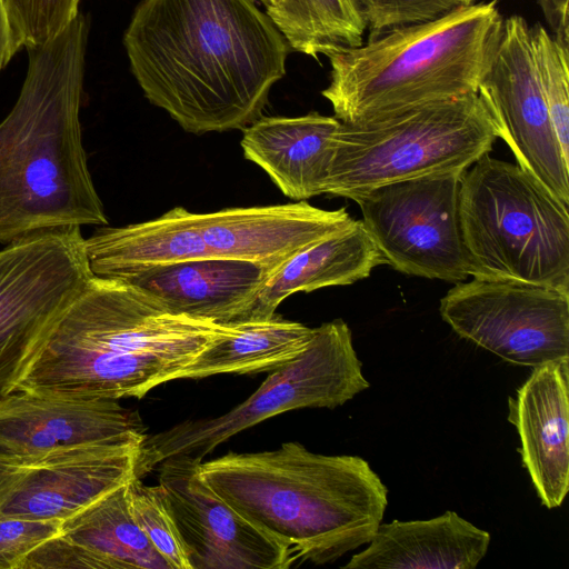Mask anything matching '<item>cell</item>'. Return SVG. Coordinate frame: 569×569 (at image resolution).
<instances>
[{
	"mask_svg": "<svg viewBox=\"0 0 569 569\" xmlns=\"http://www.w3.org/2000/svg\"><path fill=\"white\" fill-rule=\"evenodd\" d=\"M123 46L144 97L193 134L262 117L291 51L254 0H142Z\"/></svg>",
	"mask_w": 569,
	"mask_h": 569,
	"instance_id": "1",
	"label": "cell"
},
{
	"mask_svg": "<svg viewBox=\"0 0 569 569\" xmlns=\"http://www.w3.org/2000/svg\"><path fill=\"white\" fill-rule=\"evenodd\" d=\"M88 32L79 13L56 38L27 49L23 84L0 122V243L108 224L80 123Z\"/></svg>",
	"mask_w": 569,
	"mask_h": 569,
	"instance_id": "2",
	"label": "cell"
},
{
	"mask_svg": "<svg viewBox=\"0 0 569 569\" xmlns=\"http://www.w3.org/2000/svg\"><path fill=\"white\" fill-rule=\"evenodd\" d=\"M230 323L179 316L141 289L93 276L36 349L13 391L141 398L180 379Z\"/></svg>",
	"mask_w": 569,
	"mask_h": 569,
	"instance_id": "3",
	"label": "cell"
},
{
	"mask_svg": "<svg viewBox=\"0 0 569 569\" xmlns=\"http://www.w3.org/2000/svg\"><path fill=\"white\" fill-rule=\"evenodd\" d=\"M199 472L295 561L330 563L368 545L388 505V489L368 461L316 453L299 442L202 460Z\"/></svg>",
	"mask_w": 569,
	"mask_h": 569,
	"instance_id": "4",
	"label": "cell"
},
{
	"mask_svg": "<svg viewBox=\"0 0 569 569\" xmlns=\"http://www.w3.org/2000/svg\"><path fill=\"white\" fill-rule=\"evenodd\" d=\"M498 0L477 1L435 19L368 36L325 56L330 82L321 94L345 123L478 92L503 29Z\"/></svg>",
	"mask_w": 569,
	"mask_h": 569,
	"instance_id": "5",
	"label": "cell"
},
{
	"mask_svg": "<svg viewBox=\"0 0 569 569\" xmlns=\"http://www.w3.org/2000/svg\"><path fill=\"white\" fill-rule=\"evenodd\" d=\"M569 206L518 163L483 154L461 176L469 276L569 292Z\"/></svg>",
	"mask_w": 569,
	"mask_h": 569,
	"instance_id": "6",
	"label": "cell"
},
{
	"mask_svg": "<svg viewBox=\"0 0 569 569\" xmlns=\"http://www.w3.org/2000/svg\"><path fill=\"white\" fill-rule=\"evenodd\" d=\"M497 139L479 92L363 122H340L331 138L322 193L355 200L382 184L463 172Z\"/></svg>",
	"mask_w": 569,
	"mask_h": 569,
	"instance_id": "7",
	"label": "cell"
},
{
	"mask_svg": "<svg viewBox=\"0 0 569 569\" xmlns=\"http://www.w3.org/2000/svg\"><path fill=\"white\" fill-rule=\"evenodd\" d=\"M369 388L342 319L315 328L308 347L291 361L271 370L243 402L214 418L188 419L142 440L136 477L142 478L163 460L180 455L203 459L227 439L268 418L302 408H336Z\"/></svg>",
	"mask_w": 569,
	"mask_h": 569,
	"instance_id": "8",
	"label": "cell"
},
{
	"mask_svg": "<svg viewBox=\"0 0 569 569\" xmlns=\"http://www.w3.org/2000/svg\"><path fill=\"white\" fill-rule=\"evenodd\" d=\"M80 227L36 233L0 250V398L94 276Z\"/></svg>",
	"mask_w": 569,
	"mask_h": 569,
	"instance_id": "9",
	"label": "cell"
},
{
	"mask_svg": "<svg viewBox=\"0 0 569 569\" xmlns=\"http://www.w3.org/2000/svg\"><path fill=\"white\" fill-rule=\"evenodd\" d=\"M463 172L382 184L353 200L386 263L405 274L447 282L469 277L459 219Z\"/></svg>",
	"mask_w": 569,
	"mask_h": 569,
	"instance_id": "10",
	"label": "cell"
},
{
	"mask_svg": "<svg viewBox=\"0 0 569 569\" xmlns=\"http://www.w3.org/2000/svg\"><path fill=\"white\" fill-rule=\"evenodd\" d=\"M440 316L461 338L518 366L569 358V292L518 280L457 282Z\"/></svg>",
	"mask_w": 569,
	"mask_h": 569,
	"instance_id": "11",
	"label": "cell"
},
{
	"mask_svg": "<svg viewBox=\"0 0 569 569\" xmlns=\"http://www.w3.org/2000/svg\"><path fill=\"white\" fill-rule=\"evenodd\" d=\"M530 26L520 14L503 20L492 66L478 92L488 106L498 139L518 164L569 206V160L561 151L540 88Z\"/></svg>",
	"mask_w": 569,
	"mask_h": 569,
	"instance_id": "12",
	"label": "cell"
},
{
	"mask_svg": "<svg viewBox=\"0 0 569 569\" xmlns=\"http://www.w3.org/2000/svg\"><path fill=\"white\" fill-rule=\"evenodd\" d=\"M141 442L0 456V516L66 520L136 477Z\"/></svg>",
	"mask_w": 569,
	"mask_h": 569,
	"instance_id": "13",
	"label": "cell"
},
{
	"mask_svg": "<svg viewBox=\"0 0 569 569\" xmlns=\"http://www.w3.org/2000/svg\"><path fill=\"white\" fill-rule=\"evenodd\" d=\"M201 459L163 460L159 486L191 569H287L296 561L286 547L252 525L200 477Z\"/></svg>",
	"mask_w": 569,
	"mask_h": 569,
	"instance_id": "14",
	"label": "cell"
},
{
	"mask_svg": "<svg viewBox=\"0 0 569 569\" xmlns=\"http://www.w3.org/2000/svg\"><path fill=\"white\" fill-rule=\"evenodd\" d=\"M134 411L116 399L13 391L0 398V456L23 457L79 445L142 442Z\"/></svg>",
	"mask_w": 569,
	"mask_h": 569,
	"instance_id": "15",
	"label": "cell"
},
{
	"mask_svg": "<svg viewBox=\"0 0 569 569\" xmlns=\"http://www.w3.org/2000/svg\"><path fill=\"white\" fill-rule=\"evenodd\" d=\"M196 221L211 258L250 261L273 273L293 254L346 229L353 219L345 208L326 210L296 201L196 213Z\"/></svg>",
	"mask_w": 569,
	"mask_h": 569,
	"instance_id": "16",
	"label": "cell"
},
{
	"mask_svg": "<svg viewBox=\"0 0 569 569\" xmlns=\"http://www.w3.org/2000/svg\"><path fill=\"white\" fill-rule=\"evenodd\" d=\"M129 481L63 520L17 569H171L133 518Z\"/></svg>",
	"mask_w": 569,
	"mask_h": 569,
	"instance_id": "17",
	"label": "cell"
},
{
	"mask_svg": "<svg viewBox=\"0 0 569 569\" xmlns=\"http://www.w3.org/2000/svg\"><path fill=\"white\" fill-rule=\"evenodd\" d=\"M508 408L541 503L560 507L569 490V358L535 367Z\"/></svg>",
	"mask_w": 569,
	"mask_h": 569,
	"instance_id": "18",
	"label": "cell"
},
{
	"mask_svg": "<svg viewBox=\"0 0 569 569\" xmlns=\"http://www.w3.org/2000/svg\"><path fill=\"white\" fill-rule=\"evenodd\" d=\"M272 272L243 260L207 258L121 276L179 316L220 325L239 322Z\"/></svg>",
	"mask_w": 569,
	"mask_h": 569,
	"instance_id": "19",
	"label": "cell"
},
{
	"mask_svg": "<svg viewBox=\"0 0 569 569\" xmlns=\"http://www.w3.org/2000/svg\"><path fill=\"white\" fill-rule=\"evenodd\" d=\"M336 117L310 112L299 117H260L243 129L247 160L260 167L288 198L306 201L322 194Z\"/></svg>",
	"mask_w": 569,
	"mask_h": 569,
	"instance_id": "20",
	"label": "cell"
},
{
	"mask_svg": "<svg viewBox=\"0 0 569 569\" xmlns=\"http://www.w3.org/2000/svg\"><path fill=\"white\" fill-rule=\"evenodd\" d=\"M490 533L455 511L428 520L380 523L368 547L346 569H475Z\"/></svg>",
	"mask_w": 569,
	"mask_h": 569,
	"instance_id": "21",
	"label": "cell"
},
{
	"mask_svg": "<svg viewBox=\"0 0 569 569\" xmlns=\"http://www.w3.org/2000/svg\"><path fill=\"white\" fill-rule=\"evenodd\" d=\"M385 263L362 221L353 219L346 229L306 247L281 264L240 321L271 318L279 305L296 292L351 284Z\"/></svg>",
	"mask_w": 569,
	"mask_h": 569,
	"instance_id": "22",
	"label": "cell"
},
{
	"mask_svg": "<svg viewBox=\"0 0 569 569\" xmlns=\"http://www.w3.org/2000/svg\"><path fill=\"white\" fill-rule=\"evenodd\" d=\"M92 273L119 278L152 267L211 258L196 213L177 207L159 218L98 229L84 239Z\"/></svg>",
	"mask_w": 569,
	"mask_h": 569,
	"instance_id": "23",
	"label": "cell"
},
{
	"mask_svg": "<svg viewBox=\"0 0 569 569\" xmlns=\"http://www.w3.org/2000/svg\"><path fill=\"white\" fill-rule=\"evenodd\" d=\"M313 335L315 328L276 313L268 319L232 322L183 369L180 379L271 371L300 355Z\"/></svg>",
	"mask_w": 569,
	"mask_h": 569,
	"instance_id": "24",
	"label": "cell"
},
{
	"mask_svg": "<svg viewBox=\"0 0 569 569\" xmlns=\"http://www.w3.org/2000/svg\"><path fill=\"white\" fill-rule=\"evenodd\" d=\"M264 6L293 51L317 59L365 41L367 23L358 0H268Z\"/></svg>",
	"mask_w": 569,
	"mask_h": 569,
	"instance_id": "25",
	"label": "cell"
},
{
	"mask_svg": "<svg viewBox=\"0 0 569 569\" xmlns=\"http://www.w3.org/2000/svg\"><path fill=\"white\" fill-rule=\"evenodd\" d=\"M536 72L561 151L569 160V43L537 23L530 28Z\"/></svg>",
	"mask_w": 569,
	"mask_h": 569,
	"instance_id": "26",
	"label": "cell"
},
{
	"mask_svg": "<svg viewBox=\"0 0 569 569\" xmlns=\"http://www.w3.org/2000/svg\"><path fill=\"white\" fill-rule=\"evenodd\" d=\"M129 501L136 522L171 569H191L160 486H148L133 477L129 481Z\"/></svg>",
	"mask_w": 569,
	"mask_h": 569,
	"instance_id": "27",
	"label": "cell"
},
{
	"mask_svg": "<svg viewBox=\"0 0 569 569\" xmlns=\"http://www.w3.org/2000/svg\"><path fill=\"white\" fill-rule=\"evenodd\" d=\"M11 24L23 48L44 44L80 13V0H4Z\"/></svg>",
	"mask_w": 569,
	"mask_h": 569,
	"instance_id": "28",
	"label": "cell"
},
{
	"mask_svg": "<svg viewBox=\"0 0 569 569\" xmlns=\"http://www.w3.org/2000/svg\"><path fill=\"white\" fill-rule=\"evenodd\" d=\"M479 0H365L361 10L369 36L435 19Z\"/></svg>",
	"mask_w": 569,
	"mask_h": 569,
	"instance_id": "29",
	"label": "cell"
},
{
	"mask_svg": "<svg viewBox=\"0 0 569 569\" xmlns=\"http://www.w3.org/2000/svg\"><path fill=\"white\" fill-rule=\"evenodd\" d=\"M61 523L0 516V569H17L33 549L60 533Z\"/></svg>",
	"mask_w": 569,
	"mask_h": 569,
	"instance_id": "30",
	"label": "cell"
},
{
	"mask_svg": "<svg viewBox=\"0 0 569 569\" xmlns=\"http://www.w3.org/2000/svg\"><path fill=\"white\" fill-rule=\"evenodd\" d=\"M22 48V42L9 19L4 0H0V74L12 57Z\"/></svg>",
	"mask_w": 569,
	"mask_h": 569,
	"instance_id": "31",
	"label": "cell"
},
{
	"mask_svg": "<svg viewBox=\"0 0 569 569\" xmlns=\"http://www.w3.org/2000/svg\"><path fill=\"white\" fill-rule=\"evenodd\" d=\"M549 30L557 34L569 30V0H537Z\"/></svg>",
	"mask_w": 569,
	"mask_h": 569,
	"instance_id": "32",
	"label": "cell"
},
{
	"mask_svg": "<svg viewBox=\"0 0 569 569\" xmlns=\"http://www.w3.org/2000/svg\"><path fill=\"white\" fill-rule=\"evenodd\" d=\"M254 1H261L264 4L268 0H254Z\"/></svg>",
	"mask_w": 569,
	"mask_h": 569,
	"instance_id": "33",
	"label": "cell"
},
{
	"mask_svg": "<svg viewBox=\"0 0 569 569\" xmlns=\"http://www.w3.org/2000/svg\"><path fill=\"white\" fill-rule=\"evenodd\" d=\"M363 1H365V0H358V2H359V4H360V7L362 6Z\"/></svg>",
	"mask_w": 569,
	"mask_h": 569,
	"instance_id": "34",
	"label": "cell"
}]
</instances>
